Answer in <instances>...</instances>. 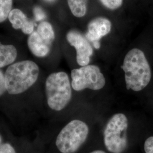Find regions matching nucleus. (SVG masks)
<instances>
[{
  "mask_svg": "<svg viewBox=\"0 0 153 153\" xmlns=\"http://www.w3.org/2000/svg\"><path fill=\"white\" fill-rule=\"evenodd\" d=\"M6 91V88L5 75H4L2 71L0 70V97L2 96Z\"/></svg>",
  "mask_w": 153,
  "mask_h": 153,
  "instance_id": "6ab92c4d",
  "label": "nucleus"
},
{
  "mask_svg": "<svg viewBox=\"0 0 153 153\" xmlns=\"http://www.w3.org/2000/svg\"><path fill=\"white\" fill-rule=\"evenodd\" d=\"M36 31L39 35L49 44H52L55 38V33L52 25L47 22H41L39 25Z\"/></svg>",
  "mask_w": 153,
  "mask_h": 153,
  "instance_id": "f8f14e48",
  "label": "nucleus"
},
{
  "mask_svg": "<svg viewBox=\"0 0 153 153\" xmlns=\"http://www.w3.org/2000/svg\"><path fill=\"white\" fill-rule=\"evenodd\" d=\"M12 0H0V23L8 18L12 10Z\"/></svg>",
  "mask_w": 153,
  "mask_h": 153,
  "instance_id": "4468645a",
  "label": "nucleus"
},
{
  "mask_svg": "<svg viewBox=\"0 0 153 153\" xmlns=\"http://www.w3.org/2000/svg\"><path fill=\"white\" fill-rule=\"evenodd\" d=\"M33 12L35 19L36 21H40L45 19L46 17V15L43 9L38 6H36L34 7Z\"/></svg>",
  "mask_w": 153,
  "mask_h": 153,
  "instance_id": "dca6fc26",
  "label": "nucleus"
},
{
  "mask_svg": "<svg viewBox=\"0 0 153 153\" xmlns=\"http://www.w3.org/2000/svg\"><path fill=\"white\" fill-rule=\"evenodd\" d=\"M102 4L111 10H115L120 7L123 0H100Z\"/></svg>",
  "mask_w": 153,
  "mask_h": 153,
  "instance_id": "2eb2a0df",
  "label": "nucleus"
},
{
  "mask_svg": "<svg viewBox=\"0 0 153 153\" xmlns=\"http://www.w3.org/2000/svg\"><path fill=\"white\" fill-rule=\"evenodd\" d=\"M27 44L31 53L38 57H44L48 55L52 46L51 44L42 38L36 31L30 35Z\"/></svg>",
  "mask_w": 153,
  "mask_h": 153,
  "instance_id": "1a4fd4ad",
  "label": "nucleus"
},
{
  "mask_svg": "<svg viewBox=\"0 0 153 153\" xmlns=\"http://www.w3.org/2000/svg\"><path fill=\"white\" fill-rule=\"evenodd\" d=\"M45 93L51 109L60 111L65 108L72 96L71 85L68 74L63 71L51 74L45 81Z\"/></svg>",
  "mask_w": 153,
  "mask_h": 153,
  "instance_id": "7ed1b4c3",
  "label": "nucleus"
},
{
  "mask_svg": "<svg viewBox=\"0 0 153 153\" xmlns=\"http://www.w3.org/2000/svg\"><path fill=\"white\" fill-rule=\"evenodd\" d=\"M47 1H48V2H52V1H54L55 0H45Z\"/></svg>",
  "mask_w": 153,
  "mask_h": 153,
  "instance_id": "4be33fe9",
  "label": "nucleus"
},
{
  "mask_svg": "<svg viewBox=\"0 0 153 153\" xmlns=\"http://www.w3.org/2000/svg\"><path fill=\"white\" fill-rule=\"evenodd\" d=\"M111 29V23L108 19L102 17L97 18L88 23L85 37L95 48L99 49L100 40L109 33Z\"/></svg>",
  "mask_w": 153,
  "mask_h": 153,
  "instance_id": "6e6552de",
  "label": "nucleus"
},
{
  "mask_svg": "<svg viewBox=\"0 0 153 153\" xmlns=\"http://www.w3.org/2000/svg\"><path fill=\"white\" fill-rule=\"evenodd\" d=\"M8 18L14 28L21 29L22 32L26 34L30 35L33 32V22L29 19L21 10L13 9Z\"/></svg>",
  "mask_w": 153,
  "mask_h": 153,
  "instance_id": "9d476101",
  "label": "nucleus"
},
{
  "mask_svg": "<svg viewBox=\"0 0 153 153\" xmlns=\"http://www.w3.org/2000/svg\"><path fill=\"white\" fill-rule=\"evenodd\" d=\"M71 87L77 91L86 88L99 90L104 88L105 79L98 66L88 65L71 71Z\"/></svg>",
  "mask_w": 153,
  "mask_h": 153,
  "instance_id": "423d86ee",
  "label": "nucleus"
},
{
  "mask_svg": "<svg viewBox=\"0 0 153 153\" xmlns=\"http://www.w3.org/2000/svg\"><path fill=\"white\" fill-rule=\"evenodd\" d=\"M90 153H106L105 152H104V151H102V150H95V151H93L92 152Z\"/></svg>",
  "mask_w": 153,
  "mask_h": 153,
  "instance_id": "aec40b11",
  "label": "nucleus"
},
{
  "mask_svg": "<svg viewBox=\"0 0 153 153\" xmlns=\"http://www.w3.org/2000/svg\"><path fill=\"white\" fill-rule=\"evenodd\" d=\"M68 43L76 50V62L79 65H88L93 55V49L88 39L78 31L72 30L67 33Z\"/></svg>",
  "mask_w": 153,
  "mask_h": 153,
  "instance_id": "0eeeda50",
  "label": "nucleus"
},
{
  "mask_svg": "<svg viewBox=\"0 0 153 153\" xmlns=\"http://www.w3.org/2000/svg\"><path fill=\"white\" fill-rule=\"evenodd\" d=\"M121 68L125 72L128 90L140 91L146 88L151 80L150 66L144 53L138 48L129 51L124 58Z\"/></svg>",
  "mask_w": 153,
  "mask_h": 153,
  "instance_id": "f257e3e1",
  "label": "nucleus"
},
{
  "mask_svg": "<svg viewBox=\"0 0 153 153\" xmlns=\"http://www.w3.org/2000/svg\"><path fill=\"white\" fill-rule=\"evenodd\" d=\"M0 153H16L14 148L8 143L0 145Z\"/></svg>",
  "mask_w": 153,
  "mask_h": 153,
  "instance_id": "f3484780",
  "label": "nucleus"
},
{
  "mask_svg": "<svg viewBox=\"0 0 153 153\" xmlns=\"http://www.w3.org/2000/svg\"><path fill=\"white\" fill-rule=\"evenodd\" d=\"M144 150L146 153H153V136L149 137L145 141Z\"/></svg>",
  "mask_w": 153,
  "mask_h": 153,
  "instance_id": "a211bd4d",
  "label": "nucleus"
},
{
  "mask_svg": "<svg viewBox=\"0 0 153 153\" xmlns=\"http://www.w3.org/2000/svg\"><path fill=\"white\" fill-rule=\"evenodd\" d=\"M128 121L123 114H116L108 121L104 131V143L111 153H123L128 145Z\"/></svg>",
  "mask_w": 153,
  "mask_h": 153,
  "instance_id": "39448f33",
  "label": "nucleus"
},
{
  "mask_svg": "<svg viewBox=\"0 0 153 153\" xmlns=\"http://www.w3.org/2000/svg\"><path fill=\"white\" fill-rule=\"evenodd\" d=\"M88 131L85 122L73 120L62 129L56 138V145L61 153H75L86 141Z\"/></svg>",
  "mask_w": 153,
  "mask_h": 153,
  "instance_id": "20e7f679",
  "label": "nucleus"
},
{
  "mask_svg": "<svg viewBox=\"0 0 153 153\" xmlns=\"http://www.w3.org/2000/svg\"><path fill=\"white\" fill-rule=\"evenodd\" d=\"M1 143H2V137L0 136V145L2 144Z\"/></svg>",
  "mask_w": 153,
  "mask_h": 153,
  "instance_id": "412c9836",
  "label": "nucleus"
},
{
  "mask_svg": "<svg viewBox=\"0 0 153 153\" xmlns=\"http://www.w3.org/2000/svg\"><path fill=\"white\" fill-rule=\"evenodd\" d=\"M39 68L32 61H22L9 66L5 73L6 91L11 95L24 93L38 78Z\"/></svg>",
  "mask_w": 153,
  "mask_h": 153,
  "instance_id": "f03ea898",
  "label": "nucleus"
},
{
  "mask_svg": "<svg viewBox=\"0 0 153 153\" xmlns=\"http://www.w3.org/2000/svg\"><path fill=\"white\" fill-rule=\"evenodd\" d=\"M72 14L76 17L84 16L87 11V0H68Z\"/></svg>",
  "mask_w": 153,
  "mask_h": 153,
  "instance_id": "ddd939ff",
  "label": "nucleus"
},
{
  "mask_svg": "<svg viewBox=\"0 0 153 153\" xmlns=\"http://www.w3.org/2000/svg\"><path fill=\"white\" fill-rule=\"evenodd\" d=\"M16 56L17 51L14 46L0 44V68L12 64Z\"/></svg>",
  "mask_w": 153,
  "mask_h": 153,
  "instance_id": "9b49d317",
  "label": "nucleus"
}]
</instances>
